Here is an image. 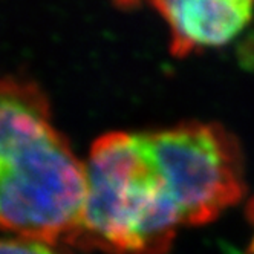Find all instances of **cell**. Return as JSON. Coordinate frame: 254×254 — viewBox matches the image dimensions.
<instances>
[{
	"label": "cell",
	"instance_id": "1",
	"mask_svg": "<svg viewBox=\"0 0 254 254\" xmlns=\"http://www.w3.org/2000/svg\"><path fill=\"white\" fill-rule=\"evenodd\" d=\"M86 202V167L52 124L40 89L0 78V228L74 244Z\"/></svg>",
	"mask_w": 254,
	"mask_h": 254
},
{
	"label": "cell",
	"instance_id": "2",
	"mask_svg": "<svg viewBox=\"0 0 254 254\" xmlns=\"http://www.w3.org/2000/svg\"><path fill=\"white\" fill-rule=\"evenodd\" d=\"M84 167L86 202L74 244L107 254H166L183 222L139 133L100 136Z\"/></svg>",
	"mask_w": 254,
	"mask_h": 254
},
{
	"label": "cell",
	"instance_id": "3",
	"mask_svg": "<svg viewBox=\"0 0 254 254\" xmlns=\"http://www.w3.org/2000/svg\"><path fill=\"white\" fill-rule=\"evenodd\" d=\"M139 138L183 225L208 224L242 199V153L222 126L186 123Z\"/></svg>",
	"mask_w": 254,
	"mask_h": 254
},
{
	"label": "cell",
	"instance_id": "4",
	"mask_svg": "<svg viewBox=\"0 0 254 254\" xmlns=\"http://www.w3.org/2000/svg\"><path fill=\"white\" fill-rule=\"evenodd\" d=\"M152 6L166 22L170 52L179 59L227 45L251 22L254 12V3L247 0L153 2Z\"/></svg>",
	"mask_w": 254,
	"mask_h": 254
},
{
	"label": "cell",
	"instance_id": "5",
	"mask_svg": "<svg viewBox=\"0 0 254 254\" xmlns=\"http://www.w3.org/2000/svg\"><path fill=\"white\" fill-rule=\"evenodd\" d=\"M0 254H62L56 247L43 241L25 238L0 228Z\"/></svg>",
	"mask_w": 254,
	"mask_h": 254
},
{
	"label": "cell",
	"instance_id": "6",
	"mask_svg": "<svg viewBox=\"0 0 254 254\" xmlns=\"http://www.w3.org/2000/svg\"><path fill=\"white\" fill-rule=\"evenodd\" d=\"M251 219H253V222H254V205L251 207ZM250 253H251V254H254V238H253L251 245H250Z\"/></svg>",
	"mask_w": 254,
	"mask_h": 254
}]
</instances>
